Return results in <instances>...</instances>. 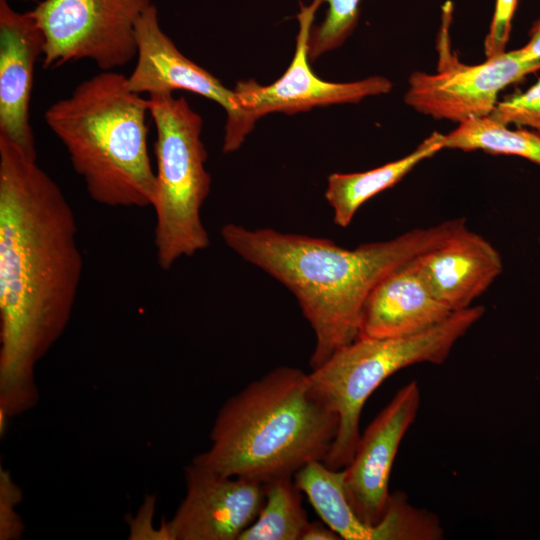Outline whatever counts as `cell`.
<instances>
[{
    "label": "cell",
    "instance_id": "obj_1",
    "mask_svg": "<svg viewBox=\"0 0 540 540\" xmlns=\"http://www.w3.org/2000/svg\"><path fill=\"white\" fill-rule=\"evenodd\" d=\"M83 266L63 191L0 136L1 425L36 404V366L68 326Z\"/></svg>",
    "mask_w": 540,
    "mask_h": 540
},
{
    "label": "cell",
    "instance_id": "obj_2",
    "mask_svg": "<svg viewBox=\"0 0 540 540\" xmlns=\"http://www.w3.org/2000/svg\"><path fill=\"white\" fill-rule=\"evenodd\" d=\"M466 225L463 218L416 228L354 249L330 239L256 230L228 223L225 244L248 263L288 288L315 334L311 369L359 337L362 311L376 285L390 272L437 247Z\"/></svg>",
    "mask_w": 540,
    "mask_h": 540
},
{
    "label": "cell",
    "instance_id": "obj_3",
    "mask_svg": "<svg viewBox=\"0 0 540 540\" xmlns=\"http://www.w3.org/2000/svg\"><path fill=\"white\" fill-rule=\"evenodd\" d=\"M339 419L309 375L281 366L249 383L220 408L210 446L193 461L217 473L267 483L323 461Z\"/></svg>",
    "mask_w": 540,
    "mask_h": 540
},
{
    "label": "cell",
    "instance_id": "obj_4",
    "mask_svg": "<svg viewBox=\"0 0 540 540\" xmlns=\"http://www.w3.org/2000/svg\"><path fill=\"white\" fill-rule=\"evenodd\" d=\"M148 114V98L129 88L127 76L101 71L50 105L44 120L93 201L113 208H147L156 193Z\"/></svg>",
    "mask_w": 540,
    "mask_h": 540
},
{
    "label": "cell",
    "instance_id": "obj_5",
    "mask_svg": "<svg viewBox=\"0 0 540 540\" xmlns=\"http://www.w3.org/2000/svg\"><path fill=\"white\" fill-rule=\"evenodd\" d=\"M484 312L479 305L455 311L443 322L409 336L360 337L313 369L308 374L313 388L339 419L335 439L322 462L334 470L345 468L355 453L361 435V412L371 394L403 368L444 363Z\"/></svg>",
    "mask_w": 540,
    "mask_h": 540
},
{
    "label": "cell",
    "instance_id": "obj_6",
    "mask_svg": "<svg viewBox=\"0 0 540 540\" xmlns=\"http://www.w3.org/2000/svg\"><path fill=\"white\" fill-rule=\"evenodd\" d=\"M148 103L156 128L155 256L158 266L168 271L178 259L209 246L201 207L211 176L205 168L201 116L183 96L172 93L149 95Z\"/></svg>",
    "mask_w": 540,
    "mask_h": 540
},
{
    "label": "cell",
    "instance_id": "obj_7",
    "mask_svg": "<svg viewBox=\"0 0 540 540\" xmlns=\"http://www.w3.org/2000/svg\"><path fill=\"white\" fill-rule=\"evenodd\" d=\"M151 0H43L30 10L43 39L44 69L83 59L114 71L137 57L136 25Z\"/></svg>",
    "mask_w": 540,
    "mask_h": 540
},
{
    "label": "cell",
    "instance_id": "obj_8",
    "mask_svg": "<svg viewBox=\"0 0 540 540\" xmlns=\"http://www.w3.org/2000/svg\"><path fill=\"white\" fill-rule=\"evenodd\" d=\"M136 64L127 76L137 94L172 93L186 90L219 104L226 112L223 152L232 153L254 129L256 120L241 106L234 90L206 69L187 58L162 30L157 7L151 4L136 25Z\"/></svg>",
    "mask_w": 540,
    "mask_h": 540
},
{
    "label": "cell",
    "instance_id": "obj_9",
    "mask_svg": "<svg viewBox=\"0 0 540 540\" xmlns=\"http://www.w3.org/2000/svg\"><path fill=\"white\" fill-rule=\"evenodd\" d=\"M539 69L540 61L526 59L517 49L477 65L456 62L435 74L416 71L404 101L424 115L461 123L490 116L501 90Z\"/></svg>",
    "mask_w": 540,
    "mask_h": 540
},
{
    "label": "cell",
    "instance_id": "obj_10",
    "mask_svg": "<svg viewBox=\"0 0 540 540\" xmlns=\"http://www.w3.org/2000/svg\"><path fill=\"white\" fill-rule=\"evenodd\" d=\"M186 494L173 517L161 523L165 540H238L265 500L259 481L230 477L193 460L184 468Z\"/></svg>",
    "mask_w": 540,
    "mask_h": 540
},
{
    "label": "cell",
    "instance_id": "obj_11",
    "mask_svg": "<svg viewBox=\"0 0 540 540\" xmlns=\"http://www.w3.org/2000/svg\"><path fill=\"white\" fill-rule=\"evenodd\" d=\"M321 4L322 0H313L309 6L300 5L294 57L279 79L267 86L252 79L236 84L234 91L242 108L256 121L269 113L292 115L314 107L358 103L366 97L391 91L393 83L383 76L335 83L314 74L309 65L308 38L314 14Z\"/></svg>",
    "mask_w": 540,
    "mask_h": 540
},
{
    "label": "cell",
    "instance_id": "obj_12",
    "mask_svg": "<svg viewBox=\"0 0 540 540\" xmlns=\"http://www.w3.org/2000/svg\"><path fill=\"white\" fill-rule=\"evenodd\" d=\"M420 399L416 381L401 387L360 435L352 460L343 468L347 500L369 526H376L388 509L393 463L404 435L417 417Z\"/></svg>",
    "mask_w": 540,
    "mask_h": 540
},
{
    "label": "cell",
    "instance_id": "obj_13",
    "mask_svg": "<svg viewBox=\"0 0 540 540\" xmlns=\"http://www.w3.org/2000/svg\"><path fill=\"white\" fill-rule=\"evenodd\" d=\"M44 39L31 11L18 12L0 0V136L37 160L30 122L35 64Z\"/></svg>",
    "mask_w": 540,
    "mask_h": 540
},
{
    "label": "cell",
    "instance_id": "obj_14",
    "mask_svg": "<svg viewBox=\"0 0 540 540\" xmlns=\"http://www.w3.org/2000/svg\"><path fill=\"white\" fill-rule=\"evenodd\" d=\"M416 260L434 295L453 312L471 307L503 271L497 249L466 225Z\"/></svg>",
    "mask_w": 540,
    "mask_h": 540
},
{
    "label": "cell",
    "instance_id": "obj_15",
    "mask_svg": "<svg viewBox=\"0 0 540 540\" xmlns=\"http://www.w3.org/2000/svg\"><path fill=\"white\" fill-rule=\"evenodd\" d=\"M417 257L386 275L370 293L362 311L358 338L417 334L454 313L432 292Z\"/></svg>",
    "mask_w": 540,
    "mask_h": 540
},
{
    "label": "cell",
    "instance_id": "obj_16",
    "mask_svg": "<svg viewBox=\"0 0 540 540\" xmlns=\"http://www.w3.org/2000/svg\"><path fill=\"white\" fill-rule=\"evenodd\" d=\"M293 479L321 520L341 539L345 540H400L402 526L397 516L386 513L376 526L359 519L349 504L344 491V469L334 470L322 461L305 464Z\"/></svg>",
    "mask_w": 540,
    "mask_h": 540
},
{
    "label": "cell",
    "instance_id": "obj_17",
    "mask_svg": "<svg viewBox=\"0 0 540 540\" xmlns=\"http://www.w3.org/2000/svg\"><path fill=\"white\" fill-rule=\"evenodd\" d=\"M444 137L433 132L408 155L368 171L330 174L325 199L333 210V222L347 227L366 201L393 187L420 162L444 149Z\"/></svg>",
    "mask_w": 540,
    "mask_h": 540
},
{
    "label": "cell",
    "instance_id": "obj_18",
    "mask_svg": "<svg viewBox=\"0 0 540 540\" xmlns=\"http://www.w3.org/2000/svg\"><path fill=\"white\" fill-rule=\"evenodd\" d=\"M292 478L281 477L264 483V504L238 540H301L309 520L301 490Z\"/></svg>",
    "mask_w": 540,
    "mask_h": 540
},
{
    "label": "cell",
    "instance_id": "obj_19",
    "mask_svg": "<svg viewBox=\"0 0 540 540\" xmlns=\"http://www.w3.org/2000/svg\"><path fill=\"white\" fill-rule=\"evenodd\" d=\"M444 148L514 155L540 166V133L523 128L509 129L491 116L459 123L445 135Z\"/></svg>",
    "mask_w": 540,
    "mask_h": 540
},
{
    "label": "cell",
    "instance_id": "obj_20",
    "mask_svg": "<svg viewBox=\"0 0 540 540\" xmlns=\"http://www.w3.org/2000/svg\"><path fill=\"white\" fill-rule=\"evenodd\" d=\"M327 4L324 19L310 29L308 56L314 62L323 54L340 47L352 34L359 20L361 0H322Z\"/></svg>",
    "mask_w": 540,
    "mask_h": 540
},
{
    "label": "cell",
    "instance_id": "obj_21",
    "mask_svg": "<svg viewBox=\"0 0 540 540\" xmlns=\"http://www.w3.org/2000/svg\"><path fill=\"white\" fill-rule=\"evenodd\" d=\"M490 116L504 125L515 124L540 133V79L526 91L498 102Z\"/></svg>",
    "mask_w": 540,
    "mask_h": 540
},
{
    "label": "cell",
    "instance_id": "obj_22",
    "mask_svg": "<svg viewBox=\"0 0 540 540\" xmlns=\"http://www.w3.org/2000/svg\"><path fill=\"white\" fill-rule=\"evenodd\" d=\"M518 2L519 0H496L490 28L484 41L486 58L505 52Z\"/></svg>",
    "mask_w": 540,
    "mask_h": 540
},
{
    "label": "cell",
    "instance_id": "obj_23",
    "mask_svg": "<svg viewBox=\"0 0 540 540\" xmlns=\"http://www.w3.org/2000/svg\"><path fill=\"white\" fill-rule=\"evenodd\" d=\"M1 496L5 497L10 504L8 511L1 512V539H14L20 535L22 526L13 509L14 504L20 499L18 487L9 477L7 472H1Z\"/></svg>",
    "mask_w": 540,
    "mask_h": 540
},
{
    "label": "cell",
    "instance_id": "obj_24",
    "mask_svg": "<svg viewBox=\"0 0 540 540\" xmlns=\"http://www.w3.org/2000/svg\"><path fill=\"white\" fill-rule=\"evenodd\" d=\"M339 535L323 521L308 523L301 540H339Z\"/></svg>",
    "mask_w": 540,
    "mask_h": 540
},
{
    "label": "cell",
    "instance_id": "obj_25",
    "mask_svg": "<svg viewBox=\"0 0 540 540\" xmlns=\"http://www.w3.org/2000/svg\"><path fill=\"white\" fill-rule=\"evenodd\" d=\"M529 35L528 42L519 50L526 59L540 61V18L534 23Z\"/></svg>",
    "mask_w": 540,
    "mask_h": 540
},
{
    "label": "cell",
    "instance_id": "obj_26",
    "mask_svg": "<svg viewBox=\"0 0 540 540\" xmlns=\"http://www.w3.org/2000/svg\"><path fill=\"white\" fill-rule=\"evenodd\" d=\"M25 1H35V0H25Z\"/></svg>",
    "mask_w": 540,
    "mask_h": 540
},
{
    "label": "cell",
    "instance_id": "obj_27",
    "mask_svg": "<svg viewBox=\"0 0 540 540\" xmlns=\"http://www.w3.org/2000/svg\"><path fill=\"white\" fill-rule=\"evenodd\" d=\"M539 245H540V238H539Z\"/></svg>",
    "mask_w": 540,
    "mask_h": 540
}]
</instances>
